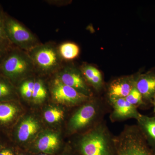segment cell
Returning <instances> with one entry per match:
<instances>
[{
    "instance_id": "1",
    "label": "cell",
    "mask_w": 155,
    "mask_h": 155,
    "mask_svg": "<svg viewBox=\"0 0 155 155\" xmlns=\"http://www.w3.org/2000/svg\"><path fill=\"white\" fill-rule=\"evenodd\" d=\"M114 155H155V150L148 142L137 125H127L114 137Z\"/></svg>"
},
{
    "instance_id": "2",
    "label": "cell",
    "mask_w": 155,
    "mask_h": 155,
    "mask_svg": "<svg viewBox=\"0 0 155 155\" xmlns=\"http://www.w3.org/2000/svg\"><path fill=\"white\" fill-rule=\"evenodd\" d=\"M33 62L28 53L13 47L0 64V75L14 84L35 71Z\"/></svg>"
},
{
    "instance_id": "3",
    "label": "cell",
    "mask_w": 155,
    "mask_h": 155,
    "mask_svg": "<svg viewBox=\"0 0 155 155\" xmlns=\"http://www.w3.org/2000/svg\"><path fill=\"white\" fill-rule=\"evenodd\" d=\"M78 146L82 155H114V137L100 122L82 136Z\"/></svg>"
},
{
    "instance_id": "4",
    "label": "cell",
    "mask_w": 155,
    "mask_h": 155,
    "mask_svg": "<svg viewBox=\"0 0 155 155\" xmlns=\"http://www.w3.org/2000/svg\"><path fill=\"white\" fill-rule=\"evenodd\" d=\"M35 69L41 73L48 74L62 67V59L58 47L52 43L40 44L28 51Z\"/></svg>"
},
{
    "instance_id": "5",
    "label": "cell",
    "mask_w": 155,
    "mask_h": 155,
    "mask_svg": "<svg viewBox=\"0 0 155 155\" xmlns=\"http://www.w3.org/2000/svg\"><path fill=\"white\" fill-rule=\"evenodd\" d=\"M5 26L8 39L15 47L28 52L40 44L31 31L5 12Z\"/></svg>"
},
{
    "instance_id": "6",
    "label": "cell",
    "mask_w": 155,
    "mask_h": 155,
    "mask_svg": "<svg viewBox=\"0 0 155 155\" xmlns=\"http://www.w3.org/2000/svg\"><path fill=\"white\" fill-rule=\"evenodd\" d=\"M51 93L53 99L57 103L69 105L81 104L90 98V97L64 84L56 77L52 83Z\"/></svg>"
},
{
    "instance_id": "7",
    "label": "cell",
    "mask_w": 155,
    "mask_h": 155,
    "mask_svg": "<svg viewBox=\"0 0 155 155\" xmlns=\"http://www.w3.org/2000/svg\"><path fill=\"white\" fill-rule=\"evenodd\" d=\"M56 78L62 83L90 97L91 92L87 85L81 71L75 67L66 66L58 70Z\"/></svg>"
},
{
    "instance_id": "8",
    "label": "cell",
    "mask_w": 155,
    "mask_h": 155,
    "mask_svg": "<svg viewBox=\"0 0 155 155\" xmlns=\"http://www.w3.org/2000/svg\"><path fill=\"white\" fill-rule=\"evenodd\" d=\"M99 105L89 103L81 107L70 119L69 126L72 131H76L87 127L97 119L99 114Z\"/></svg>"
},
{
    "instance_id": "9",
    "label": "cell",
    "mask_w": 155,
    "mask_h": 155,
    "mask_svg": "<svg viewBox=\"0 0 155 155\" xmlns=\"http://www.w3.org/2000/svg\"><path fill=\"white\" fill-rule=\"evenodd\" d=\"M110 102L113 107L110 118L114 122L129 119L137 120L141 114L137 110V108L127 101L125 98L112 100Z\"/></svg>"
},
{
    "instance_id": "10",
    "label": "cell",
    "mask_w": 155,
    "mask_h": 155,
    "mask_svg": "<svg viewBox=\"0 0 155 155\" xmlns=\"http://www.w3.org/2000/svg\"><path fill=\"white\" fill-rule=\"evenodd\" d=\"M135 86L142 96L145 104L152 103L155 94V70L135 77Z\"/></svg>"
},
{
    "instance_id": "11",
    "label": "cell",
    "mask_w": 155,
    "mask_h": 155,
    "mask_svg": "<svg viewBox=\"0 0 155 155\" xmlns=\"http://www.w3.org/2000/svg\"><path fill=\"white\" fill-rule=\"evenodd\" d=\"M135 85V78L124 77L112 81L108 89V96L110 101L125 98Z\"/></svg>"
},
{
    "instance_id": "12",
    "label": "cell",
    "mask_w": 155,
    "mask_h": 155,
    "mask_svg": "<svg viewBox=\"0 0 155 155\" xmlns=\"http://www.w3.org/2000/svg\"><path fill=\"white\" fill-rule=\"evenodd\" d=\"M60 141L58 134L48 133L40 137L36 144L37 150L43 153L52 154L60 147Z\"/></svg>"
},
{
    "instance_id": "13",
    "label": "cell",
    "mask_w": 155,
    "mask_h": 155,
    "mask_svg": "<svg viewBox=\"0 0 155 155\" xmlns=\"http://www.w3.org/2000/svg\"><path fill=\"white\" fill-rule=\"evenodd\" d=\"M39 126L37 121L32 117L24 119L18 126L16 136L20 142L27 141L38 131Z\"/></svg>"
},
{
    "instance_id": "14",
    "label": "cell",
    "mask_w": 155,
    "mask_h": 155,
    "mask_svg": "<svg viewBox=\"0 0 155 155\" xmlns=\"http://www.w3.org/2000/svg\"><path fill=\"white\" fill-rule=\"evenodd\" d=\"M137 121L148 142L155 150V116L150 117L141 114Z\"/></svg>"
},
{
    "instance_id": "15",
    "label": "cell",
    "mask_w": 155,
    "mask_h": 155,
    "mask_svg": "<svg viewBox=\"0 0 155 155\" xmlns=\"http://www.w3.org/2000/svg\"><path fill=\"white\" fill-rule=\"evenodd\" d=\"M13 102H0V127L10 125L18 115L19 108Z\"/></svg>"
},
{
    "instance_id": "16",
    "label": "cell",
    "mask_w": 155,
    "mask_h": 155,
    "mask_svg": "<svg viewBox=\"0 0 155 155\" xmlns=\"http://www.w3.org/2000/svg\"><path fill=\"white\" fill-rule=\"evenodd\" d=\"M81 72L84 77L96 90H99L103 85L102 76L99 70L90 65L81 67Z\"/></svg>"
},
{
    "instance_id": "17",
    "label": "cell",
    "mask_w": 155,
    "mask_h": 155,
    "mask_svg": "<svg viewBox=\"0 0 155 155\" xmlns=\"http://www.w3.org/2000/svg\"><path fill=\"white\" fill-rule=\"evenodd\" d=\"M15 94L14 84L8 78L0 75V102L12 101Z\"/></svg>"
},
{
    "instance_id": "18",
    "label": "cell",
    "mask_w": 155,
    "mask_h": 155,
    "mask_svg": "<svg viewBox=\"0 0 155 155\" xmlns=\"http://www.w3.org/2000/svg\"><path fill=\"white\" fill-rule=\"evenodd\" d=\"M58 51L62 60L70 61L77 58L80 49L77 45L72 42H65L58 47Z\"/></svg>"
},
{
    "instance_id": "19",
    "label": "cell",
    "mask_w": 155,
    "mask_h": 155,
    "mask_svg": "<svg viewBox=\"0 0 155 155\" xmlns=\"http://www.w3.org/2000/svg\"><path fill=\"white\" fill-rule=\"evenodd\" d=\"M47 96V91L42 81L40 79L35 80L31 99L35 102H41L45 99Z\"/></svg>"
},
{
    "instance_id": "20",
    "label": "cell",
    "mask_w": 155,
    "mask_h": 155,
    "mask_svg": "<svg viewBox=\"0 0 155 155\" xmlns=\"http://www.w3.org/2000/svg\"><path fill=\"white\" fill-rule=\"evenodd\" d=\"M44 116L46 122L49 123H56L64 118V112L60 108H51L45 112Z\"/></svg>"
},
{
    "instance_id": "21",
    "label": "cell",
    "mask_w": 155,
    "mask_h": 155,
    "mask_svg": "<svg viewBox=\"0 0 155 155\" xmlns=\"http://www.w3.org/2000/svg\"><path fill=\"white\" fill-rule=\"evenodd\" d=\"M35 83V80L30 79L24 81L20 84L19 88V92L24 98L27 99L32 98Z\"/></svg>"
},
{
    "instance_id": "22",
    "label": "cell",
    "mask_w": 155,
    "mask_h": 155,
    "mask_svg": "<svg viewBox=\"0 0 155 155\" xmlns=\"http://www.w3.org/2000/svg\"><path fill=\"white\" fill-rule=\"evenodd\" d=\"M125 98L127 101L137 108L145 104L142 96L136 87L135 85Z\"/></svg>"
},
{
    "instance_id": "23",
    "label": "cell",
    "mask_w": 155,
    "mask_h": 155,
    "mask_svg": "<svg viewBox=\"0 0 155 155\" xmlns=\"http://www.w3.org/2000/svg\"><path fill=\"white\" fill-rule=\"evenodd\" d=\"M5 12L0 6V44L12 47L14 46L8 39L5 30Z\"/></svg>"
},
{
    "instance_id": "24",
    "label": "cell",
    "mask_w": 155,
    "mask_h": 155,
    "mask_svg": "<svg viewBox=\"0 0 155 155\" xmlns=\"http://www.w3.org/2000/svg\"><path fill=\"white\" fill-rule=\"evenodd\" d=\"M12 47H11L6 45L0 44V64L7 54L9 50Z\"/></svg>"
},
{
    "instance_id": "25",
    "label": "cell",
    "mask_w": 155,
    "mask_h": 155,
    "mask_svg": "<svg viewBox=\"0 0 155 155\" xmlns=\"http://www.w3.org/2000/svg\"><path fill=\"white\" fill-rule=\"evenodd\" d=\"M0 155H15L13 150L9 148L3 147L0 150Z\"/></svg>"
},
{
    "instance_id": "26",
    "label": "cell",
    "mask_w": 155,
    "mask_h": 155,
    "mask_svg": "<svg viewBox=\"0 0 155 155\" xmlns=\"http://www.w3.org/2000/svg\"><path fill=\"white\" fill-rule=\"evenodd\" d=\"M153 107H154V113L155 114V94L154 95V96L153 99Z\"/></svg>"
},
{
    "instance_id": "27",
    "label": "cell",
    "mask_w": 155,
    "mask_h": 155,
    "mask_svg": "<svg viewBox=\"0 0 155 155\" xmlns=\"http://www.w3.org/2000/svg\"><path fill=\"white\" fill-rule=\"evenodd\" d=\"M38 155H50V154H48L43 153H41V154H40Z\"/></svg>"
},
{
    "instance_id": "28",
    "label": "cell",
    "mask_w": 155,
    "mask_h": 155,
    "mask_svg": "<svg viewBox=\"0 0 155 155\" xmlns=\"http://www.w3.org/2000/svg\"><path fill=\"white\" fill-rule=\"evenodd\" d=\"M3 146H2V145L1 144V143H0V150H1V149H2V148H3Z\"/></svg>"
},
{
    "instance_id": "29",
    "label": "cell",
    "mask_w": 155,
    "mask_h": 155,
    "mask_svg": "<svg viewBox=\"0 0 155 155\" xmlns=\"http://www.w3.org/2000/svg\"><path fill=\"white\" fill-rule=\"evenodd\" d=\"M24 155V154H19V155Z\"/></svg>"
},
{
    "instance_id": "30",
    "label": "cell",
    "mask_w": 155,
    "mask_h": 155,
    "mask_svg": "<svg viewBox=\"0 0 155 155\" xmlns=\"http://www.w3.org/2000/svg\"><path fill=\"white\" fill-rule=\"evenodd\" d=\"M69 155V154H65V155Z\"/></svg>"
}]
</instances>
